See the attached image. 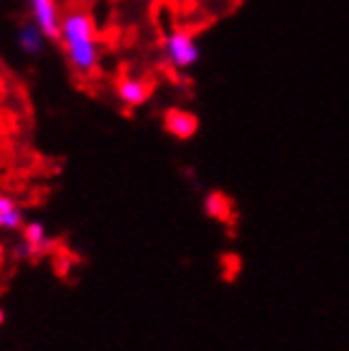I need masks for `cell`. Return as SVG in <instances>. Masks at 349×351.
<instances>
[{"label": "cell", "mask_w": 349, "mask_h": 351, "mask_svg": "<svg viewBox=\"0 0 349 351\" xmlns=\"http://www.w3.org/2000/svg\"><path fill=\"white\" fill-rule=\"evenodd\" d=\"M219 267H222V278L227 282L237 280V275L243 270V257L235 255V252H227V255L219 257Z\"/></svg>", "instance_id": "10"}, {"label": "cell", "mask_w": 349, "mask_h": 351, "mask_svg": "<svg viewBox=\"0 0 349 351\" xmlns=\"http://www.w3.org/2000/svg\"><path fill=\"white\" fill-rule=\"evenodd\" d=\"M204 211H207V217H212V219L229 224L232 217H235V204H232V199H229L227 193L212 191L204 196Z\"/></svg>", "instance_id": "9"}, {"label": "cell", "mask_w": 349, "mask_h": 351, "mask_svg": "<svg viewBox=\"0 0 349 351\" xmlns=\"http://www.w3.org/2000/svg\"><path fill=\"white\" fill-rule=\"evenodd\" d=\"M153 95V82L146 80V77H138V74H122L120 80L115 82V97L122 107L128 110H135V107H143Z\"/></svg>", "instance_id": "3"}, {"label": "cell", "mask_w": 349, "mask_h": 351, "mask_svg": "<svg viewBox=\"0 0 349 351\" xmlns=\"http://www.w3.org/2000/svg\"><path fill=\"white\" fill-rule=\"evenodd\" d=\"M28 3V13H31V21L41 28L49 38H56L59 36L61 18H64V10H61L59 0H26Z\"/></svg>", "instance_id": "5"}, {"label": "cell", "mask_w": 349, "mask_h": 351, "mask_svg": "<svg viewBox=\"0 0 349 351\" xmlns=\"http://www.w3.org/2000/svg\"><path fill=\"white\" fill-rule=\"evenodd\" d=\"M54 247V239L49 234L44 221H26L21 229V245H18V257H41Z\"/></svg>", "instance_id": "4"}, {"label": "cell", "mask_w": 349, "mask_h": 351, "mask_svg": "<svg viewBox=\"0 0 349 351\" xmlns=\"http://www.w3.org/2000/svg\"><path fill=\"white\" fill-rule=\"evenodd\" d=\"M56 41L61 44L69 69L79 77L95 74L100 66V38L92 16L85 8H71L64 13Z\"/></svg>", "instance_id": "1"}, {"label": "cell", "mask_w": 349, "mask_h": 351, "mask_svg": "<svg viewBox=\"0 0 349 351\" xmlns=\"http://www.w3.org/2000/svg\"><path fill=\"white\" fill-rule=\"evenodd\" d=\"M26 224L21 204L10 193L0 191V232H21Z\"/></svg>", "instance_id": "8"}, {"label": "cell", "mask_w": 349, "mask_h": 351, "mask_svg": "<svg viewBox=\"0 0 349 351\" xmlns=\"http://www.w3.org/2000/svg\"><path fill=\"white\" fill-rule=\"evenodd\" d=\"M46 41H49V36L36 26L34 21L23 23V26L16 31V44H18V49H21V53H26V56H38V53H44Z\"/></svg>", "instance_id": "7"}, {"label": "cell", "mask_w": 349, "mask_h": 351, "mask_svg": "<svg viewBox=\"0 0 349 351\" xmlns=\"http://www.w3.org/2000/svg\"><path fill=\"white\" fill-rule=\"evenodd\" d=\"M164 130L176 141H189L199 132V117L181 107H168L164 112Z\"/></svg>", "instance_id": "6"}, {"label": "cell", "mask_w": 349, "mask_h": 351, "mask_svg": "<svg viewBox=\"0 0 349 351\" xmlns=\"http://www.w3.org/2000/svg\"><path fill=\"white\" fill-rule=\"evenodd\" d=\"M164 56L166 62L179 71H189L201 59L199 44L189 31H171L164 38Z\"/></svg>", "instance_id": "2"}]
</instances>
